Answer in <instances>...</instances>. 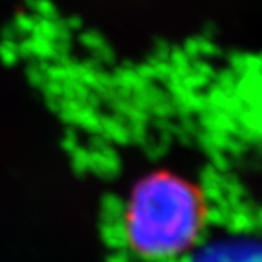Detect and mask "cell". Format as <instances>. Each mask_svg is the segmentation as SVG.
<instances>
[{
	"label": "cell",
	"mask_w": 262,
	"mask_h": 262,
	"mask_svg": "<svg viewBox=\"0 0 262 262\" xmlns=\"http://www.w3.org/2000/svg\"><path fill=\"white\" fill-rule=\"evenodd\" d=\"M211 201L196 177L170 165L138 172L119 208V235L141 262H182L206 238Z\"/></svg>",
	"instance_id": "1"
}]
</instances>
